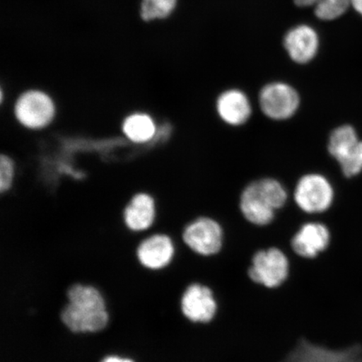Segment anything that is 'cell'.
Returning a JSON list of instances; mask_svg holds the SVG:
<instances>
[{"instance_id":"1","label":"cell","mask_w":362,"mask_h":362,"mask_svg":"<svg viewBox=\"0 0 362 362\" xmlns=\"http://www.w3.org/2000/svg\"><path fill=\"white\" fill-rule=\"evenodd\" d=\"M67 304L60 319L74 334L98 333L107 327L110 315L100 291L92 285L72 284L66 292Z\"/></svg>"},{"instance_id":"2","label":"cell","mask_w":362,"mask_h":362,"mask_svg":"<svg viewBox=\"0 0 362 362\" xmlns=\"http://www.w3.org/2000/svg\"><path fill=\"white\" fill-rule=\"evenodd\" d=\"M238 210L248 225L269 228L277 220L281 210L277 188L266 178L252 181L240 194Z\"/></svg>"},{"instance_id":"3","label":"cell","mask_w":362,"mask_h":362,"mask_svg":"<svg viewBox=\"0 0 362 362\" xmlns=\"http://www.w3.org/2000/svg\"><path fill=\"white\" fill-rule=\"evenodd\" d=\"M292 260L279 246L260 248L253 253L247 274L253 284L274 291L284 286L291 277Z\"/></svg>"},{"instance_id":"4","label":"cell","mask_w":362,"mask_h":362,"mask_svg":"<svg viewBox=\"0 0 362 362\" xmlns=\"http://www.w3.org/2000/svg\"><path fill=\"white\" fill-rule=\"evenodd\" d=\"M225 226L214 216L194 217L185 225L180 239L188 251L203 259H210L223 252L226 243Z\"/></svg>"},{"instance_id":"5","label":"cell","mask_w":362,"mask_h":362,"mask_svg":"<svg viewBox=\"0 0 362 362\" xmlns=\"http://www.w3.org/2000/svg\"><path fill=\"white\" fill-rule=\"evenodd\" d=\"M179 307L185 320L199 325L214 322L220 310L214 289L201 281H193L185 286L180 294Z\"/></svg>"},{"instance_id":"6","label":"cell","mask_w":362,"mask_h":362,"mask_svg":"<svg viewBox=\"0 0 362 362\" xmlns=\"http://www.w3.org/2000/svg\"><path fill=\"white\" fill-rule=\"evenodd\" d=\"M293 197L302 214L316 216L330 210L334 200V192L332 183L325 175L309 173L298 180Z\"/></svg>"},{"instance_id":"7","label":"cell","mask_w":362,"mask_h":362,"mask_svg":"<svg viewBox=\"0 0 362 362\" xmlns=\"http://www.w3.org/2000/svg\"><path fill=\"white\" fill-rule=\"evenodd\" d=\"M332 242V229L327 223L306 220L293 234L288 252L303 260H315L328 250Z\"/></svg>"},{"instance_id":"8","label":"cell","mask_w":362,"mask_h":362,"mask_svg":"<svg viewBox=\"0 0 362 362\" xmlns=\"http://www.w3.org/2000/svg\"><path fill=\"white\" fill-rule=\"evenodd\" d=\"M301 99L298 90L283 81H274L262 87L259 93L260 110L268 119L285 121L300 110Z\"/></svg>"},{"instance_id":"9","label":"cell","mask_w":362,"mask_h":362,"mask_svg":"<svg viewBox=\"0 0 362 362\" xmlns=\"http://www.w3.org/2000/svg\"><path fill=\"white\" fill-rule=\"evenodd\" d=\"M16 119L25 128H45L56 115V106L52 98L40 90H28L20 95L13 107Z\"/></svg>"},{"instance_id":"10","label":"cell","mask_w":362,"mask_h":362,"mask_svg":"<svg viewBox=\"0 0 362 362\" xmlns=\"http://www.w3.org/2000/svg\"><path fill=\"white\" fill-rule=\"evenodd\" d=\"M174 240L168 234L156 233L144 239L136 249V257L144 268L162 270L169 267L176 257Z\"/></svg>"},{"instance_id":"11","label":"cell","mask_w":362,"mask_h":362,"mask_svg":"<svg viewBox=\"0 0 362 362\" xmlns=\"http://www.w3.org/2000/svg\"><path fill=\"white\" fill-rule=\"evenodd\" d=\"M216 111L225 124L232 127H240L250 119L252 105L250 98L243 90L230 88L217 97Z\"/></svg>"},{"instance_id":"12","label":"cell","mask_w":362,"mask_h":362,"mask_svg":"<svg viewBox=\"0 0 362 362\" xmlns=\"http://www.w3.org/2000/svg\"><path fill=\"white\" fill-rule=\"evenodd\" d=\"M284 47L294 62L306 64L313 60L319 48V38L315 30L308 25L292 29L285 36Z\"/></svg>"},{"instance_id":"13","label":"cell","mask_w":362,"mask_h":362,"mask_svg":"<svg viewBox=\"0 0 362 362\" xmlns=\"http://www.w3.org/2000/svg\"><path fill=\"white\" fill-rule=\"evenodd\" d=\"M155 199L147 193H138L131 199L124 211V223L134 233L148 230L155 223Z\"/></svg>"},{"instance_id":"14","label":"cell","mask_w":362,"mask_h":362,"mask_svg":"<svg viewBox=\"0 0 362 362\" xmlns=\"http://www.w3.org/2000/svg\"><path fill=\"white\" fill-rule=\"evenodd\" d=\"M122 130L130 141L144 144L151 141L157 132L156 122L144 112H135L126 117Z\"/></svg>"},{"instance_id":"15","label":"cell","mask_w":362,"mask_h":362,"mask_svg":"<svg viewBox=\"0 0 362 362\" xmlns=\"http://www.w3.org/2000/svg\"><path fill=\"white\" fill-rule=\"evenodd\" d=\"M359 142L358 136L352 126H339L329 135L328 151L339 163L349 155Z\"/></svg>"},{"instance_id":"16","label":"cell","mask_w":362,"mask_h":362,"mask_svg":"<svg viewBox=\"0 0 362 362\" xmlns=\"http://www.w3.org/2000/svg\"><path fill=\"white\" fill-rule=\"evenodd\" d=\"M177 0H143L141 16L144 21L164 19L175 10Z\"/></svg>"},{"instance_id":"17","label":"cell","mask_w":362,"mask_h":362,"mask_svg":"<svg viewBox=\"0 0 362 362\" xmlns=\"http://www.w3.org/2000/svg\"><path fill=\"white\" fill-rule=\"evenodd\" d=\"M351 0H321L316 4L315 15L320 20L332 21L343 15Z\"/></svg>"},{"instance_id":"18","label":"cell","mask_w":362,"mask_h":362,"mask_svg":"<svg viewBox=\"0 0 362 362\" xmlns=\"http://www.w3.org/2000/svg\"><path fill=\"white\" fill-rule=\"evenodd\" d=\"M341 165L343 174L346 177H353L361 173L362 170V141L341 162Z\"/></svg>"},{"instance_id":"19","label":"cell","mask_w":362,"mask_h":362,"mask_svg":"<svg viewBox=\"0 0 362 362\" xmlns=\"http://www.w3.org/2000/svg\"><path fill=\"white\" fill-rule=\"evenodd\" d=\"M15 178V165L11 157L1 155L0 157V191H10Z\"/></svg>"},{"instance_id":"20","label":"cell","mask_w":362,"mask_h":362,"mask_svg":"<svg viewBox=\"0 0 362 362\" xmlns=\"http://www.w3.org/2000/svg\"><path fill=\"white\" fill-rule=\"evenodd\" d=\"M100 362H134L133 360L115 355L107 356Z\"/></svg>"},{"instance_id":"21","label":"cell","mask_w":362,"mask_h":362,"mask_svg":"<svg viewBox=\"0 0 362 362\" xmlns=\"http://www.w3.org/2000/svg\"><path fill=\"white\" fill-rule=\"evenodd\" d=\"M320 1L321 0H294V3H296L298 6L300 7L315 6V4Z\"/></svg>"},{"instance_id":"22","label":"cell","mask_w":362,"mask_h":362,"mask_svg":"<svg viewBox=\"0 0 362 362\" xmlns=\"http://www.w3.org/2000/svg\"><path fill=\"white\" fill-rule=\"evenodd\" d=\"M351 3L355 10L362 16V0H351Z\"/></svg>"}]
</instances>
